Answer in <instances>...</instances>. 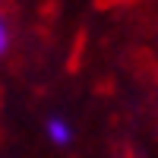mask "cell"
<instances>
[{
  "label": "cell",
  "instance_id": "6da1fadb",
  "mask_svg": "<svg viewBox=\"0 0 158 158\" xmlns=\"http://www.w3.org/2000/svg\"><path fill=\"white\" fill-rule=\"evenodd\" d=\"M44 136L51 146H57V149H67L70 142H73V123L67 120V117H48V123H44Z\"/></svg>",
  "mask_w": 158,
  "mask_h": 158
},
{
  "label": "cell",
  "instance_id": "7a4b0ae2",
  "mask_svg": "<svg viewBox=\"0 0 158 158\" xmlns=\"http://www.w3.org/2000/svg\"><path fill=\"white\" fill-rule=\"evenodd\" d=\"M6 51H10V25L3 19V13H0V57H3Z\"/></svg>",
  "mask_w": 158,
  "mask_h": 158
}]
</instances>
